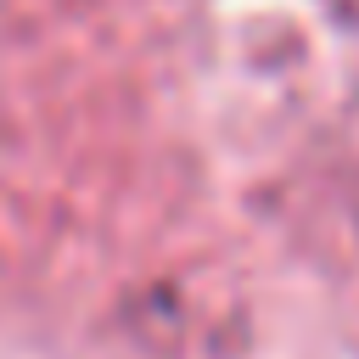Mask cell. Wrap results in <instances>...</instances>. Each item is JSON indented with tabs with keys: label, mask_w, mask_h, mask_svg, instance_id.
<instances>
[{
	"label": "cell",
	"mask_w": 359,
	"mask_h": 359,
	"mask_svg": "<svg viewBox=\"0 0 359 359\" xmlns=\"http://www.w3.org/2000/svg\"><path fill=\"white\" fill-rule=\"evenodd\" d=\"M342 11H348V17H353V22H359V0H342Z\"/></svg>",
	"instance_id": "obj_1"
}]
</instances>
